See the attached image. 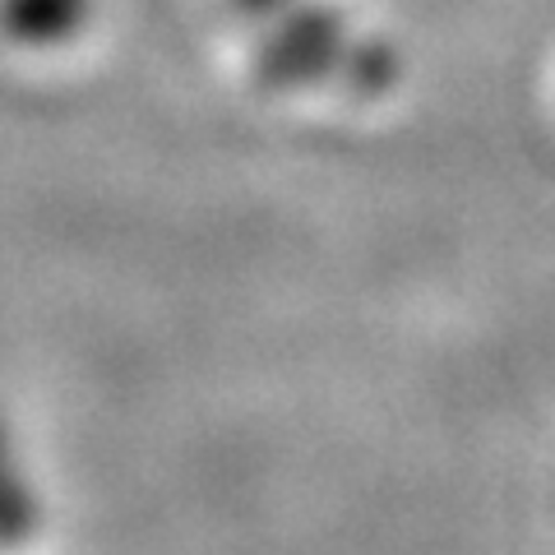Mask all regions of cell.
Masks as SVG:
<instances>
[{
    "label": "cell",
    "mask_w": 555,
    "mask_h": 555,
    "mask_svg": "<svg viewBox=\"0 0 555 555\" xmlns=\"http://www.w3.org/2000/svg\"><path fill=\"white\" fill-rule=\"evenodd\" d=\"M93 20V0H0V33L14 47L56 51Z\"/></svg>",
    "instance_id": "2"
},
{
    "label": "cell",
    "mask_w": 555,
    "mask_h": 555,
    "mask_svg": "<svg viewBox=\"0 0 555 555\" xmlns=\"http://www.w3.org/2000/svg\"><path fill=\"white\" fill-rule=\"evenodd\" d=\"M398 69H403V61H398V51L389 42H379V38H352V47H347V56H343L338 79L357 98H379V93H389L393 83H398Z\"/></svg>",
    "instance_id": "4"
},
{
    "label": "cell",
    "mask_w": 555,
    "mask_h": 555,
    "mask_svg": "<svg viewBox=\"0 0 555 555\" xmlns=\"http://www.w3.org/2000/svg\"><path fill=\"white\" fill-rule=\"evenodd\" d=\"M347 47H352V33H347L343 10L292 0L278 10V24L255 51V79L264 89H301V83L338 79Z\"/></svg>",
    "instance_id": "1"
},
{
    "label": "cell",
    "mask_w": 555,
    "mask_h": 555,
    "mask_svg": "<svg viewBox=\"0 0 555 555\" xmlns=\"http://www.w3.org/2000/svg\"><path fill=\"white\" fill-rule=\"evenodd\" d=\"M232 5L241 14H255V20H264V14H278L283 5H292V0H232Z\"/></svg>",
    "instance_id": "5"
},
{
    "label": "cell",
    "mask_w": 555,
    "mask_h": 555,
    "mask_svg": "<svg viewBox=\"0 0 555 555\" xmlns=\"http://www.w3.org/2000/svg\"><path fill=\"white\" fill-rule=\"evenodd\" d=\"M42 524V500L33 491V481L14 449V430L0 412V551L24 546Z\"/></svg>",
    "instance_id": "3"
}]
</instances>
